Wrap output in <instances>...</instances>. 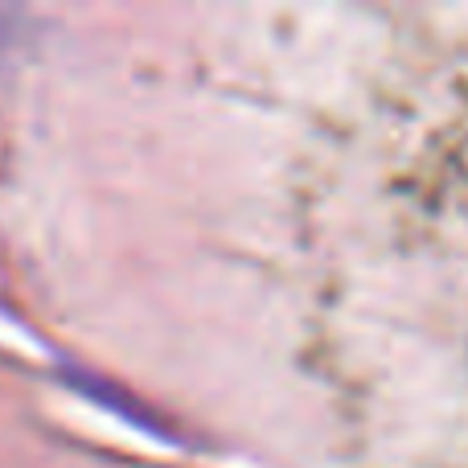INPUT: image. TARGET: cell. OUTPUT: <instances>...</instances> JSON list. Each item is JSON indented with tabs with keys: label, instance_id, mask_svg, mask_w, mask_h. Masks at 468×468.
<instances>
[{
	"label": "cell",
	"instance_id": "cell-1",
	"mask_svg": "<svg viewBox=\"0 0 468 468\" xmlns=\"http://www.w3.org/2000/svg\"><path fill=\"white\" fill-rule=\"evenodd\" d=\"M13 33H16L13 16H8V13H0V58H5V49H8V41H13Z\"/></svg>",
	"mask_w": 468,
	"mask_h": 468
}]
</instances>
